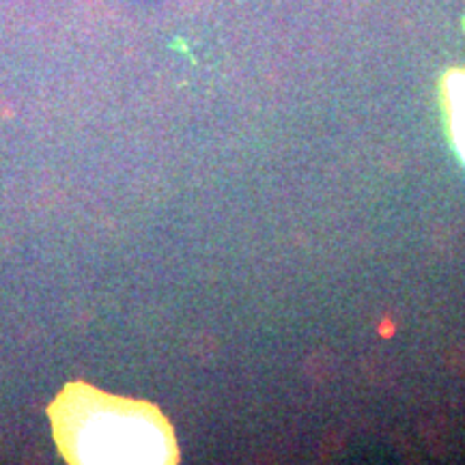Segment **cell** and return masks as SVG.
<instances>
[{
    "label": "cell",
    "instance_id": "obj_1",
    "mask_svg": "<svg viewBox=\"0 0 465 465\" xmlns=\"http://www.w3.org/2000/svg\"><path fill=\"white\" fill-rule=\"evenodd\" d=\"M61 444L78 463H173V429L147 403L72 391L61 403Z\"/></svg>",
    "mask_w": 465,
    "mask_h": 465
},
{
    "label": "cell",
    "instance_id": "obj_2",
    "mask_svg": "<svg viewBox=\"0 0 465 465\" xmlns=\"http://www.w3.org/2000/svg\"><path fill=\"white\" fill-rule=\"evenodd\" d=\"M444 104L450 136L457 153L465 162V72H452L444 80Z\"/></svg>",
    "mask_w": 465,
    "mask_h": 465
}]
</instances>
